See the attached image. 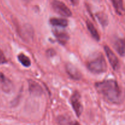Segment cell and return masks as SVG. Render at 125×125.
Wrapping results in <instances>:
<instances>
[{
    "label": "cell",
    "instance_id": "cell-15",
    "mask_svg": "<svg viewBox=\"0 0 125 125\" xmlns=\"http://www.w3.org/2000/svg\"><path fill=\"white\" fill-rule=\"evenodd\" d=\"M57 121L60 125H81L76 121L69 120L68 118L63 116L59 117Z\"/></svg>",
    "mask_w": 125,
    "mask_h": 125
},
{
    "label": "cell",
    "instance_id": "cell-12",
    "mask_svg": "<svg viewBox=\"0 0 125 125\" xmlns=\"http://www.w3.org/2000/svg\"><path fill=\"white\" fill-rule=\"evenodd\" d=\"M50 22L51 25L55 26L62 27V28H65L68 26V21L64 18H52L50 20Z\"/></svg>",
    "mask_w": 125,
    "mask_h": 125
},
{
    "label": "cell",
    "instance_id": "cell-19",
    "mask_svg": "<svg viewBox=\"0 0 125 125\" xmlns=\"http://www.w3.org/2000/svg\"><path fill=\"white\" fill-rule=\"evenodd\" d=\"M79 0H70L71 2H72L74 6L78 5V3H79Z\"/></svg>",
    "mask_w": 125,
    "mask_h": 125
},
{
    "label": "cell",
    "instance_id": "cell-17",
    "mask_svg": "<svg viewBox=\"0 0 125 125\" xmlns=\"http://www.w3.org/2000/svg\"><path fill=\"white\" fill-rule=\"evenodd\" d=\"M7 62V60L6 56L4 54L3 52L0 50V64H4Z\"/></svg>",
    "mask_w": 125,
    "mask_h": 125
},
{
    "label": "cell",
    "instance_id": "cell-8",
    "mask_svg": "<svg viewBox=\"0 0 125 125\" xmlns=\"http://www.w3.org/2000/svg\"><path fill=\"white\" fill-rule=\"evenodd\" d=\"M29 84V91L31 94L34 96H41L43 93L42 87L34 81L29 79L28 80Z\"/></svg>",
    "mask_w": 125,
    "mask_h": 125
},
{
    "label": "cell",
    "instance_id": "cell-18",
    "mask_svg": "<svg viewBox=\"0 0 125 125\" xmlns=\"http://www.w3.org/2000/svg\"><path fill=\"white\" fill-rule=\"evenodd\" d=\"M46 54L49 57H52L54 55H56V51L53 49H50V50H47V51H46Z\"/></svg>",
    "mask_w": 125,
    "mask_h": 125
},
{
    "label": "cell",
    "instance_id": "cell-1",
    "mask_svg": "<svg viewBox=\"0 0 125 125\" xmlns=\"http://www.w3.org/2000/svg\"><path fill=\"white\" fill-rule=\"evenodd\" d=\"M95 86L96 90L109 102L116 104L123 102L122 92L117 82L114 79H105L98 82L95 83Z\"/></svg>",
    "mask_w": 125,
    "mask_h": 125
},
{
    "label": "cell",
    "instance_id": "cell-10",
    "mask_svg": "<svg viewBox=\"0 0 125 125\" xmlns=\"http://www.w3.org/2000/svg\"><path fill=\"white\" fill-rule=\"evenodd\" d=\"M114 46L116 51L121 56L123 57L125 55V41L123 39H118L115 41Z\"/></svg>",
    "mask_w": 125,
    "mask_h": 125
},
{
    "label": "cell",
    "instance_id": "cell-4",
    "mask_svg": "<svg viewBox=\"0 0 125 125\" xmlns=\"http://www.w3.org/2000/svg\"><path fill=\"white\" fill-rule=\"evenodd\" d=\"M70 103L77 117H79L83 111V107L81 101V95L78 91H75L70 97Z\"/></svg>",
    "mask_w": 125,
    "mask_h": 125
},
{
    "label": "cell",
    "instance_id": "cell-5",
    "mask_svg": "<svg viewBox=\"0 0 125 125\" xmlns=\"http://www.w3.org/2000/svg\"><path fill=\"white\" fill-rule=\"evenodd\" d=\"M104 49L105 52H106L107 59H108L109 62L110 64L112 66V68L114 70H117L120 67V63L118 59L117 58L114 52L109 48V46H104Z\"/></svg>",
    "mask_w": 125,
    "mask_h": 125
},
{
    "label": "cell",
    "instance_id": "cell-7",
    "mask_svg": "<svg viewBox=\"0 0 125 125\" xmlns=\"http://www.w3.org/2000/svg\"><path fill=\"white\" fill-rule=\"evenodd\" d=\"M65 70L67 74L72 79L74 80H80L82 78L81 72L78 70L76 67L71 63H67L65 66Z\"/></svg>",
    "mask_w": 125,
    "mask_h": 125
},
{
    "label": "cell",
    "instance_id": "cell-3",
    "mask_svg": "<svg viewBox=\"0 0 125 125\" xmlns=\"http://www.w3.org/2000/svg\"><path fill=\"white\" fill-rule=\"evenodd\" d=\"M52 7L56 13L63 17H70L72 15V13L70 9L62 1L54 0L52 2Z\"/></svg>",
    "mask_w": 125,
    "mask_h": 125
},
{
    "label": "cell",
    "instance_id": "cell-2",
    "mask_svg": "<svg viewBox=\"0 0 125 125\" xmlns=\"http://www.w3.org/2000/svg\"><path fill=\"white\" fill-rule=\"evenodd\" d=\"M87 66L90 72L95 74L103 73L107 71V63L102 54L96 55L88 61Z\"/></svg>",
    "mask_w": 125,
    "mask_h": 125
},
{
    "label": "cell",
    "instance_id": "cell-11",
    "mask_svg": "<svg viewBox=\"0 0 125 125\" xmlns=\"http://www.w3.org/2000/svg\"><path fill=\"white\" fill-rule=\"evenodd\" d=\"M86 24L88 30L90 32V34L92 35V37L94 38L95 40H96V41H100V34H99L98 32L96 30V29L95 28V27L94 26V24H92V23H91L89 20H87L86 21Z\"/></svg>",
    "mask_w": 125,
    "mask_h": 125
},
{
    "label": "cell",
    "instance_id": "cell-13",
    "mask_svg": "<svg viewBox=\"0 0 125 125\" xmlns=\"http://www.w3.org/2000/svg\"><path fill=\"white\" fill-rule=\"evenodd\" d=\"M116 12L119 15L123 14L124 12L123 0H111Z\"/></svg>",
    "mask_w": 125,
    "mask_h": 125
},
{
    "label": "cell",
    "instance_id": "cell-14",
    "mask_svg": "<svg viewBox=\"0 0 125 125\" xmlns=\"http://www.w3.org/2000/svg\"><path fill=\"white\" fill-rule=\"evenodd\" d=\"M18 59L19 62L25 67H30L31 65V60L28 56H26L24 54L20 53L18 56Z\"/></svg>",
    "mask_w": 125,
    "mask_h": 125
},
{
    "label": "cell",
    "instance_id": "cell-20",
    "mask_svg": "<svg viewBox=\"0 0 125 125\" xmlns=\"http://www.w3.org/2000/svg\"><path fill=\"white\" fill-rule=\"evenodd\" d=\"M22 1H23L24 2H28L30 1H31V0H22Z\"/></svg>",
    "mask_w": 125,
    "mask_h": 125
},
{
    "label": "cell",
    "instance_id": "cell-9",
    "mask_svg": "<svg viewBox=\"0 0 125 125\" xmlns=\"http://www.w3.org/2000/svg\"><path fill=\"white\" fill-rule=\"evenodd\" d=\"M53 34L58 42L62 45L66 44L68 40H69V35L67 32L64 31H59L57 29H55L53 31Z\"/></svg>",
    "mask_w": 125,
    "mask_h": 125
},
{
    "label": "cell",
    "instance_id": "cell-16",
    "mask_svg": "<svg viewBox=\"0 0 125 125\" xmlns=\"http://www.w3.org/2000/svg\"><path fill=\"white\" fill-rule=\"evenodd\" d=\"M98 20L103 26H106L108 24V19L106 15L103 13H99L96 14Z\"/></svg>",
    "mask_w": 125,
    "mask_h": 125
},
{
    "label": "cell",
    "instance_id": "cell-6",
    "mask_svg": "<svg viewBox=\"0 0 125 125\" xmlns=\"http://www.w3.org/2000/svg\"><path fill=\"white\" fill-rule=\"evenodd\" d=\"M0 84L2 90L5 93H10L12 91L13 85L12 82L0 72Z\"/></svg>",
    "mask_w": 125,
    "mask_h": 125
}]
</instances>
